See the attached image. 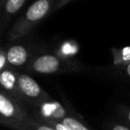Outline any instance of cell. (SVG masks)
<instances>
[{
    "mask_svg": "<svg viewBox=\"0 0 130 130\" xmlns=\"http://www.w3.org/2000/svg\"><path fill=\"white\" fill-rule=\"evenodd\" d=\"M56 0H36L16 19L7 34V43L13 44L28 35L52 11Z\"/></svg>",
    "mask_w": 130,
    "mask_h": 130,
    "instance_id": "cell-1",
    "label": "cell"
},
{
    "mask_svg": "<svg viewBox=\"0 0 130 130\" xmlns=\"http://www.w3.org/2000/svg\"><path fill=\"white\" fill-rule=\"evenodd\" d=\"M29 72L50 75L59 73H70L81 70V64L72 60L61 57L54 53H40L31 57L29 63L26 66Z\"/></svg>",
    "mask_w": 130,
    "mask_h": 130,
    "instance_id": "cell-2",
    "label": "cell"
},
{
    "mask_svg": "<svg viewBox=\"0 0 130 130\" xmlns=\"http://www.w3.org/2000/svg\"><path fill=\"white\" fill-rule=\"evenodd\" d=\"M26 104L14 98L5 90H0V123L8 127L10 124L26 121L30 113L25 107Z\"/></svg>",
    "mask_w": 130,
    "mask_h": 130,
    "instance_id": "cell-3",
    "label": "cell"
},
{
    "mask_svg": "<svg viewBox=\"0 0 130 130\" xmlns=\"http://www.w3.org/2000/svg\"><path fill=\"white\" fill-rule=\"evenodd\" d=\"M17 88L21 100L26 105L36 108L45 101L49 100L50 94L29 75L17 71Z\"/></svg>",
    "mask_w": 130,
    "mask_h": 130,
    "instance_id": "cell-4",
    "label": "cell"
},
{
    "mask_svg": "<svg viewBox=\"0 0 130 130\" xmlns=\"http://www.w3.org/2000/svg\"><path fill=\"white\" fill-rule=\"evenodd\" d=\"M71 110L66 109L61 103L53 100L50 98L49 100L42 103L40 106L36 107L35 110L31 112V114L51 119V120H58L61 121L63 118L69 115Z\"/></svg>",
    "mask_w": 130,
    "mask_h": 130,
    "instance_id": "cell-5",
    "label": "cell"
},
{
    "mask_svg": "<svg viewBox=\"0 0 130 130\" xmlns=\"http://www.w3.org/2000/svg\"><path fill=\"white\" fill-rule=\"evenodd\" d=\"M8 65L12 68L25 67L30 61V50L28 46L20 43H13L6 47Z\"/></svg>",
    "mask_w": 130,
    "mask_h": 130,
    "instance_id": "cell-6",
    "label": "cell"
},
{
    "mask_svg": "<svg viewBox=\"0 0 130 130\" xmlns=\"http://www.w3.org/2000/svg\"><path fill=\"white\" fill-rule=\"evenodd\" d=\"M16 78H17V71L14 68L10 67V66H8L4 70L0 71V85H1V89L5 90L6 92L10 93L14 98H16V99H18L19 101L22 102L20 93H19L18 88H17Z\"/></svg>",
    "mask_w": 130,
    "mask_h": 130,
    "instance_id": "cell-7",
    "label": "cell"
},
{
    "mask_svg": "<svg viewBox=\"0 0 130 130\" xmlns=\"http://www.w3.org/2000/svg\"><path fill=\"white\" fill-rule=\"evenodd\" d=\"M26 0H6L1 9L0 15V32L3 34L13 16L22 8Z\"/></svg>",
    "mask_w": 130,
    "mask_h": 130,
    "instance_id": "cell-8",
    "label": "cell"
},
{
    "mask_svg": "<svg viewBox=\"0 0 130 130\" xmlns=\"http://www.w3.org/2000/svg\"><path fill=\"white\" fill-rule=\"evenodd\" d=\"M62 123H64L70 130H92L82 119V117L75 114L74 111L71 110L68 116L63 118L61 120Z\"/></svg>",
    "mask_w": 130,
    "mask_h": 130,
    "instance_id": "cell-9",
    "label": "cell"
},
{
    "mask_svg": "<svg viewBox=\"0 0 130 130\" xmlns=\"http://www.w3.org/2000/svg\"><path fill=\"white\" fill-rule=\"evenodd\" d=\"M8 128H11L13 130H55L54 128H52V127H50L46 124L38 122L31 116L26 121L10 124L8 126Z\"/></svg>",
    "mask_w": 130,
    "mask_h": 130,
    "instance_id": "cell-10",
    "label": "cell"
},
{
    "mask_svg": "<svg viewBox=\"0 0 130 130\" xmlns=\"http://www.w3.org/2000/svg\"><path fill=\"white\" fill-rule=\"evenodd\" d=\"M30 116L37 120L38 122L40 123H43V124H46L52 128H54L55 130H70L64 123H62L61 121H58V120H51V119H47V118H44V117H41V116H38V115H35V114H31L30 113Z\"/></svg>",
    "mask_w": 130,
    "mask_h": 130,
    "instance_id": "cell-11",
    "label": "cell"
},
{
    "mask_svg": "<svg viewBox=\"0 0 130 130\" xmlns=\"http://www.w3.org/2000/svg\"><path fill=\"white\" fill-rule=\"evenodd\" d=\"M116 112L120 117V119L122 120V122L130 127V107L119 104L116 107Z\"/></svg>",
    "mask_w": 130,
    "mask_h": 130,
    "instance_id": "cell-12",
    "label": "cell"
},
{
    "mask_svg": "<svg viewBox=\"0 0 130 130\" xmlns=\"http://www.w3.org/2000/svg\"><path fill=\"white\" fill-rule=\"evenodd\" d=\"M105 130H130V127L123 122L111 121L105 126Z\"/></svg>",
    "mask_w": 130,
    "mask_h": 130,
    "instance_id": "cell-13",
    "label": "cell"
},
{
    "mask_svg": "<svg viewBox=\"0 0 130 130\" xmlns=\"http://www.w3.org/2000/svg\"><path fill=\"white\" fill-rule=\"evenodd\" d=\"M8 61H7V55H6V47H2L0 50V71L7 68Z\"/></svg>",
    "mask_w": 130,
    "mask_h": 130,
    "instance_id": "cell-14",
    "label": "cell"
},
{
    "mask_svg": "<svg viewBox=\"0 0 130 130\" xmlns=\"http://www.w3.org/2000/svg\"><path fill=\"white\" fill-rule=\"evenodd\" d=\"M119 71H120V73H121L122 75H124V76H126L128 79H130V61H129L128 63L124 64L123 66H121L120 69H119Z\"/></svg>",
    "mask_w": 130,
    "mask_h": 130,
    "instance_id": "cell-15",
    "label": "cell"
},
{
    "mask_svg": "<svg viewBox=\"0 0 130 130\" xmlns=\"http://www.w3.org/2000/svg\"><path fill=\"white\" fill-rule=\"evenodd\" d=\"M72 0H56V2H55V5H54V7H53V11L52 12H55V11H57L58 9H60L61 7H63L64 5H66V4H68L69 2H71Z\"/></svg>",
    "mask_w": 130,
    "mask_h": 130,
    "instance_id": "cell-16",
    "label": "cell"
},
{
    "mask_svg": "<svg viewBox=\"0 0 130 130\" xmlns=\"http://www.w3.org/2000/svg\"><path fill=\"white\" fill-rule=\"evenodd\" d=\"M5 2H6V0H0V9H2V7L5 4Z\"/></svg>",
    "mask_w": 130,
    "mask_h": 130,
    "instance_id": "cell-17",
    "label": "cell"
}]
</instances>
